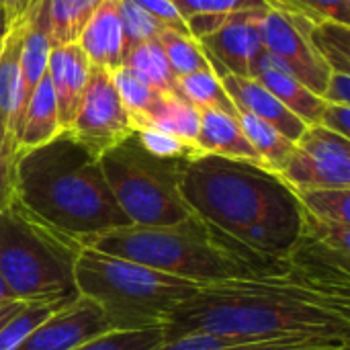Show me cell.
<instances>
[{"instance_id": "obj_19", "label": "cell", "mask_w": 350, "mask_h": 350, "mask_svg": "<svg viewBox=\"0 0 350 350\" xmlns=\"http://www.w3.org/2000/svg\"><path fill=\"white\" fill-rule=\"evenodd\" d=\"M137 127H154V129L166 131L197 150L199 109H195L178 92H162L154 109L146 115V119H142L135 125V129Z\"/></svg>"}, {"instance_id": "obj_11", "label": "cell", "mask_w": 350, "mask_h": 350, "mask_svg": "<svg viewBox=\"0 0 350 350\" xmlns=\"http://www.w3.org/2000/svg\"><path fill=\"white\" fill-rule=\"evenodd\" d=\"M113 332L100 308L78 295L43 320L14 350H72Z\"/></svg>"}, {"instance_id": "obj_9", "label": "cell", "mask_w": 350, "mask_h": 350, "mask_svg": "<svg viewBox=\"0 0 350 350\" xmlns=\"http://www.w3.org/2000/svg\"><path fill=\"white\" fill-rule=\"evenodd\" d=\"M68 131L96 158L133 135V121L117 94L111 72L90 68L80 109Z\"/></svg>"}, {"instance_id": "obj_31", "label": "cell", "mask_w": 350, "mask_h": 350, "mask_svg": "<svg viewBox=\"0 0 350 350\" xmlns=\"http://www.w3.org/2000/svg\"><path fill=\"white\" fill-rule=\"evenodd\" d=\"M135 137L139 142V146L156 156V158H164V160H191V158H197L201 156L193 146L185 144L183 139L166 133V131H160V129H154V127H137L135 131Z\"/></svg>"}, {"instance_id": "obj_34", "label": "cell", "mask_w": 350, "mask_h": 350, "mask_svg": "<svg viewBox=\"0 0 350 350\" xmlns=\"http://www.w3.org/2000/svg\"><path fill=\"white\" fill-rule=\"evenodd\" d=\"M39 0H0V45L18 27H23Z\"/></svg>"}, {"instance_id": "obj_2", "label": "cell", "mask_w": 350, "mask_h": 350, "mask_svg": "<svg viewBox=\"0 0 350 350\" xmlns=\"http://www.w3.org/2000/svg\"><path fill=\"white\" fill-rule=\"evenodd\" d=\"M180 193L207 224L269 277H285L301 236L295 191L265 166L203 154L185 162Z\"/></svg>"}, {"instance_id": "obj_13", "label": "cell", "mask_w": 350, "mask_h": 350, "mask_svg": "<svg viewBox=\"0 0 350 350\" xmlns=\"http://www.w3.org/2000/svg\"><path fill=\"white\" fill-rule=\"evenodd\" d=\"M228 96L232 98L234 107L238 111L250 113L256 119L273 125L275 129H279L289 142H297L304 131L308 129V125L293 115L262 82H258L256 78H244V76H236V74H224L219 76Z\"/></svg>"}, {"instance_id": "obj_33", "label": "cell", "mask_w": 350, "mask_h": 350, "mask_svg": "<svg viewBox=\"0 0 350 350\" xmlns=\"http://www.w3.org/2000/svg\"><path fill=\"white\" fill-rule=\"evenodd\" d=\"M281 10L312 21H336L349 25L350 0H277Z\"/></svg>"}, {"instance_id": "obj_24", "label": "cell", "mask_w": 350, "mask_h": 350, "mask_svg": "<svg viewBox=\"0 0 350 350\" xmlns=\"http://www.w3.org/2000/svg\"><path fill=\"white\" fill-rule=\"evenodd\" d=\"M125 66L158 92H176V74L158 39L137 43L127 51Z\"/></svg>"}, {"instance_id": "obj_3", "label": "cell", "mask_w": 350, "mask_h": 350, "mask_svg": "<svg viewBox=\"0 0 350 350\" xmlns=\"http://www.w3.org/2000/svg\"><path fill=\"white\" fill-rule=\"evenodd\" d=\"M14 197L39 219L88 246L96 236L129 226L98 158L70 131L16 152Z\"/></svg>"}, {"instance_id": "obj_37", "label": "cell", "mask_w": 350, "mask_h": 350, "mask_svg": "<svg viewBox=\"0 0 350 350\" xmlns=\"http://www.w3.org/2000/svg\"><path fill=\"white\" fill-rule=\"evenodd\" d=\"M316 125H322L324 129L350 139V105H336L324 100V109Z\"/></svg>"}, {"instance_id": "obj_1", "label": "cell", "mask_w": 350, "mask_h": 350, "mask_svg": "<svg viewBox=\"0 0 350 350\" xmlns=\"http://www.w3.org/2000/svg\"><path fill=\"white\" fill-rule=\"evenodd\" d=\"M349 301L287 277L211 283L183 301L162 332L164 340L203 332L246 342L318 340L350 349Z\"/></svg>"}, {"instance_id": "obj_7", "label": "cell", "mask_w": 350, "mask_h": 350, "mask_svg": "<svg viewBox=\"0 0 350 350\" xmlns=\"http://www.w3.org/2000/svg\"><path fill=\"white\" fill-rule=\"evenodd\" d=\"M187 160H164L148 154L135 133L98 156L105 180L129 226L162 228L193 215L180 193Z\"/></svg>"}, {"instance_id": "obj_27", "label": "cell", "mask_w": 350, "mask_h": 350, "mask_svg": "<svg viewBox=\"0 0 350 350\" xmlns=\"http://www.w3.org/2000/svg\"><path fill=\"white\" fill-rule=\"evenodd\" d=\"M111 78H113L117 94H119L121 103L125 105V109L133 121V129H135V125L142 119H146V115L154 109V105L158 103L162 92L152 88L148 82H144L127 66H121L115 72H111Z\"/></svg>"}, {"instance_id": "obj_36", "label": "cell", "mask_w": 350, "mask_h": 350, "mask_svg": "<svg viewBox=\"0 0 350 350\" xmlns=\"http://www.w3.org/2000/svg\"><path fill=\"white\" fill-rule=\"evenodd\" d=\"M14 160L16 150L0 144V211L14 199Z\"/></svg>"}, {"instance_id": "obj_38", "label": "cell", "mask_w": 350, "mask_h": 350, "mask_svg": "<svg viewBox=\"0 0 350 350\" xmlns=\"http://www.w3.org/2000/svg\"><path fill=\"white\" fill-rule=\"evenodd\" d=\"M322 100L336 103V105H350V74L330 72L322 92Z\"/></svg>"}, {"instance_id": "obj_5", "label": "cell", "mask_w": 350, "mask_h": 350, "mask_svg": "<svg viewBox=\"0 0 350 350\" xmlns=\"http://www.w3.org/2000/svg\"><path fill=\"white\" fill-rule=\"evenodd\" d=\"M74 283L78 295L100 308L113 332L164 328L172 312L201 287L92 246L82 248Z\"/></svg>"}, {"instance_id": "obj_16", "label": "cell", "mask_w": 350, "mask_h": 350, "mask_svg": "<svg viewBox=\"0 0 350 350\" xmlns=\"http://www.w3.org/2000/svg\"><path fill=\"white\" fill-rule=\"evenodd\" d=\"M254 78L262 82L293 115L306 125H316L324 109V100L301 84L281 62L262 51L254 66Z\"/></svg>"}, {"instance_id": "obj_30", "label": "cell", "mask_w": 350, "mask_h": 350, "mask_svg": "<svg viewBox=\"0 0 350 350\" xmlns=\"http://www.w3.org/2000/svg\"><path fill=\"white\" fill-rule=\"evenodd\" d=\"M162 340H164L162 328H148V330H133V332H109L72 350H152Z\"/></svg>"}, {"instance_id": "obj_10", "label": "cell", "mask_w": 350, "mask_h": 350, "mask_svg": "<svg viewBox=\"0 0 350 350\" xmlns=\"http://www.w3.org/2000/svg\"><path fill=\"white\" fill-rule=\"evenodd\" d=\"M258 35L262 51L281 62L301 84L322 98L330 70L312 47L299 16L281 8H269L258 21Z\"/></svg>"}, {"instance_id": "obj_4", "label": "cell", "mask_w": 350, "mask_h": 350, "mask_svg": "<svg viewBox=\"0 0 350 350\" xmlns=\"http://www.w3.org/2000/svg\"><path fill=\"white\" fill-rule=\"evenodd\" d=\"M88 246L197 285L269 277L197 215L162 228L123 226L96 236Z\"/></svg>"}, {"instance_id": "obj_40", "label": "cell", "mask_w": 350, "mask_h": 350, "mask_svg": "<svg viewBox=\"0 0 350 350\" xmlns=\"http://www.w3.org/2000/svg\"><path fill=\"white\" fill-rule=\"evenodd\" d=\"M23 301H14V304H8V306H4V308H0V326L16 312V308L21 306Z\"/></svg>"}, {"instance_id": "obj_6", "label": "cell", "mask_w": 350, "mask_h": 350, "mask_svg": "<svg viewBox=\"0 0 350 350\" xmlns=\"http://www.w3.org/2000/svg\"><path fill=\"white\" fill-rule=\"evenodd\" d=\"M82 248L16 197L0 211V275L16 301L68 304L78 297L74 269Z\"/></svg>"}, {"instance_id": "obj_15", "label": "cell", "mask_w": 350, "mask_h": 350, "mask_svg": "<svg viewBox=\"0 0 350 350\" xmlns=\"http://www.w3.org/2000/svg\"><path fill=\"white\" fill-rule=\"evenodd\" d=\"M80 49L86 53L88 62L107 72H115L125 66L127 41L119 14L117 0H103L100 6L90 16L80 39Z\"/></svg>"}, {"instance_id": "obj_17", "label": "cell", "mask_w": 350, "mask_h": 350, "mask_svg": "<svg viewBox=\"0 0 350 350\" xmlns=\"http://www.w3.org/2000/svg\"><path fill=\"white\" fill-rule=\"evenodd\" d=\"M197 150L199 154L221 156L230 160H242L250 164L262 166L258 154L248 144L236 115L201 109L199 111V133H197Z\"/></svg>"}, {"instance_id": "obj_35", "label": "cell", "mask_w": 350, "mask_h": 350, "mask_svg": "<svg viewBox=\"0 0 350 350\" xmlns=\"http://www.w3.org/2000/svg\"><path fill=\"white\" fill-rule=\"evenodd\" d=\"M133 2H137L146 12H150L166 29L183 33V35H191L187 21L183 18V14L178 12V8L174 6L172 0H133Z\"/></svg>"}, {"instance_id": "obj_23", "label": "cell", "mask_w": 350, "mask_h": 350, "mask_svg": "<svg viewBox=\"0 0 350 350\" xmlns=\"http://www.w3.org/2000/svg\"><path fill=\"white\" fill-rule=\"evenodd\" d=\"M236 117H238V123L242 127V133L246 135L248 144L258 154L262 166L269 168L271 172L279 174L283 170V166L287 164L295 144L289 142L279 129H275L273 125L256 119L250 113L238 111Z\"/></svg>"}, {"instance_id": "obj_12", "label": "cell", "mask_w": 350, "mask_h": 350, "mask_svg": "<svg viewBox=\"0 0 350 350\" xmlns=\"http://www.w3.org/2000/svg\"><path fill=\"white\" fill-rule=\"evenodd\" d=\"M267 10L236 12L215 33L197 41L207 53L217 76L236 74L254 78V66L262 53L258 21Z\"/></svg>"}, {"instance_id": "obj_22", "label": "cell", "mask_w": 350, "mask_h": 350, "mask_svg": "<svg viewBox=\"0 0 350 350\" xmlns=\"http://www.w3.org/2000/svg\"><path fill=\"white\" fill-rule=\"evenodd\" d=\"M103 0H45L51 47L78 43L84 27Z\"/></svg>"}, {"instance_id": "obj_32", "label": "cell", "mask_w": 350, "mask_h": 350, "mask_svg": "<svg viewBox=\"0 0 350 350\" xmlns=\"http://www.w3.org/2000/svg\"><path fill=\"white\" fill-rule=\"evenodd\" d=\"M183 18L193 14H234L246 10L279 8L277 0H172Z\"/></svg>"}, {"instance_id": "obj_25", "label": "cell", "mask_w": 350, "mask_h": 350, "mask_svg": "<svg viewBox=\"0 0 350 350\" xmlns=\"http://www.w3.org/2000/svg\"><path fill=\"white\" fill-rule=\"evenodd\" d=\"M176 92L185 96L195 109H215L230 115H238L232 98L228 96L219 76L215 72H195L176 78Z\"/></svg>"}, {"instance_id": "obj_18", "label": "cell", "mask_w": 350, "mask_h": 350, "mask_svg": "<svg viewBox=\"0 0 350 350\" xmlns=\"http://www.w3.org/2000/svg\"><path fill=\"white\" fill-rule=\"evenodd\" d=\"M62 131H64V127L59 123L53 88L45 74L41 78V82L35 86V90L31 92V96L25 105L23 117L18 121V127L14 133L16 152L39 148V146L51 142Z\"/></svg>"}, {"instance_id": "obj_14", "label": "cell", "mask_w": 350, "mask_h": 350, "mask_svg": "<svg viewBox=\"0 0 350 350\" xmlns=\"http://www.w3.org/2000/svg\"><path fill=\"white\" fill-rule=\"evenodd\" d=\"M92 64L88 62L86 53L80 49L78 43L62 45V47H51L49 59H47V78L53 88L55 105H57V115L64 131L70 129L86 84L90 76Z\"/></svg>"}, {"instance_id": "obj_28", "label": "cell", "mask_w": 350, "mask_h": 350, "mask_svg": "<svg viewBox=\"0 0 350 350\" xmlns=\"http://www.w3.org/2000/svg\"><path fill=\"white\" fill-rule=\"evenodd\" d=\"M64 304L23 301L16 312L0 326V350H14L43 320H47Z\"/></svg>"}, {"instance_id": "obj_8", "label": "cell", "mask_w": 350, "mask_h": 350, "mask_svg": "<svg viewBox=\"0 0 350 350\" xmlns=\"http://www.w3.org/2000/svg\"><path fill=\"white\" fill-rule=\"evenodd\" d=\"M279 176L293 191L350 189V139L308 125Z\"/></svg>"}, {"instance_id": "obj_20", "label": "cell", "mask_w": 350, "mask_h": 350, "mask_svg": "<svg viewBox=\"0 0 350 350\" xmlns=\"http://www.w3.org/2000/svg\"><path fill=\"white\" fill-rule=\"evenodd\" d=\"M152 350H350L332 347L318 340H265V342H246L228 336L189 332L176 338L162 340Z\"/></svg>"}, {"instance_id": "obj_26", "label": "cell", "mask_w": 350, "mask_h": 350, "mask_svg": "<svg viewBox=\"0 0 350 350\" xmlns=\"http://www.w3.org/2000/svg\"><path fill=\"white\" fill-rule=\"evenodd\" d=\"M158 41H160L176 78L195 74V72H215L207 53L191 35H183V33L166 29V31H162Z\"/></svg>"}, {"instance_id": "obj_29", "label": "cell", "mask_w": 350, "mask_h": 350, "mask_svg": "<svg viewBox=\"0 0 350 350\" xmlns=\"http://www.w3.org/2000/svg\"><path fill=\"white\" fill-rule=\"evenodd\" d=\"M123 31H125V41H127V51L135 47L137 43L158 39L166 27L158 23L150 12H146L137 2L133 0H117Z\"/></svg>"}, {"instance_id": "obj_21", "label": "cell", "mask_w": 350, "mask_h": 350, "mask_svg": "<svg viewBox=\"0 0 350 350\" xmlns=\"http://www.w3.org/2000/svg\"><path fill=\"white\" fill-rule=\"evenodd\" d=\"M306 35L330 72L350 74V27L336 21H312L297 14Z\"/></svg>"}, {"instance_id": "obj_39", "label": "cell", "mask_w": 350, "mask_h": 350, "mask_svg": "<svg viewBox=\"0 0 350 350\" xmlns=\"http://www.w3.org/2000/svg\"><path fill=\"white\" fill-rule=\"evenodd\" d=\"M14 301H16V299H14L12 291L8 289L6 281H4L2 275H0V308H4V306H8V304H14Z\"/></svg>"}]
</instances>
